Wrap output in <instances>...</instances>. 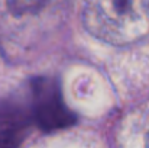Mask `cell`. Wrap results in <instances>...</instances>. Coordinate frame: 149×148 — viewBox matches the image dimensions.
Returning a JSON list of instances; mask_svg holds the SVG:
<instances>
[{
    "label": "cell",
    "mask_w": 149,
    "mask_h": 148,
    "mask_svg": "<svg viewBox=\"0 0 149 148\" xmlns=\"http://www.w3.org/2000/svg\"><path fill=\"white\" fill-rule=\"evenodd\" d=\"M84 28L111 45H132L149 35V0H86Z\"/></svg>",
    "instance_id": "cell-1"
},
{
    "label": "cell",
    "mask_w": 149,
    "mask_h": 148,
    "mask_svg": "<svg viewBox=\"0 0 149 148\" xmlns=\"http://www.w3.org/2000/svg\"><path fill=\"white\" fill-rule=\"evenodd\" d=\"M65 0H0V38L28 48L54 26Z\"/></svg>",
    "instance_id": "cell-2"
},
{
    "label": "cell",
    "mask_w": 149,
    "mask_h": 148,
    "mask_svg": "<svg viewBox=\"0 0 149 148\" xmlns=\"http://www.w3.org/2000/svg\"><path fill=\"white\" fill-rule=\"evenodd\" d=\"M26 96L31 105L35 128L55 132L75 123V116L65 105L58 83L51 77H36L29 83Z\"/></svg>",
    "instance_id": "cell-3"
},
{
    "label": "cell",
    "mask_w": 149,
    "mask_h": 148,
    "mask_svg": "<svg viewBox=\"0 0 149 148\" xmlns=\"http://www.w3.org/2000/svg\"><path fill=\"white\" fill-rule=\"evenodd\" d=\"M35 128L28 96H12L0 102V147H19Z\"/></svg>",
    "instance_id": "cell-4"
}]
</instances>
